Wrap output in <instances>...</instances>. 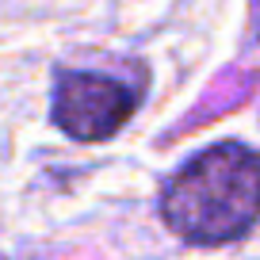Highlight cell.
<instances>
[{"label":"cell","mask_w":260,"mask_h":260,"mask_svg":"<svg viewBox=\"0 0 260 260\" xmlns=\"http://www.w3.org/2000/svg\"><path fill=\"white\" fill-rule=\"evenodd\" d=\"M161 218L187 245H226L260 218V153L241 142L195 153L161 191Z\"/></svg>","instance_id":"cell-1"},{"label":"cell","mask_w":260,"mask_h":260,"mask_svg":"<svg viewBox=\"0 0 260 260\" xmlns=\"http://www.w3.org/2000/svg\"><path fill=\"white\" fill-rule=\"evenodd\" d=\"M138 111V92L122 81L88 69H65L54 81V126L73 142H107L115 138Z\"/></svg>","instance_id":"cell-2"}]
</instances>
